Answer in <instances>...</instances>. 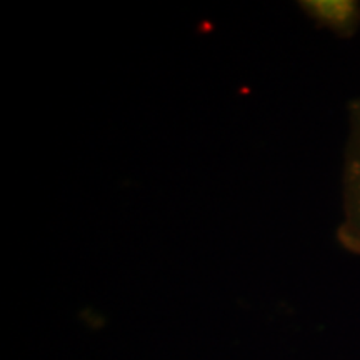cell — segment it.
<instances>
[{"mask_svg": "<svg viewBox=\"0 0 360 360\" xmlns=\"http://www.w3.org/2000/svg\"><path fill=\"white\" fill-rule=\"evenodd\" d=\"M337 240L360 255V98L349 103V137L342 167V219Z\"/></svg>", "mask_w": 360, "mask_h": 360, "instance_id": "6da1fadb", "label": "cell"}, {"mask_svg": "<svg viewBox=\"0 0 360 360\" xmlns=\"http://www.w3.org/2000/svg\"><path fill=\"white\" fill-rule=\"evenodd\" d=\"M300 8L315 25L340 39L354 37L360 27V4L355 0H304Z\"/></svg>", "mask_w": 360, "mask_h": 360, "instance_id": "7a4b0ae2", "label": "cell"}]
</instances>
